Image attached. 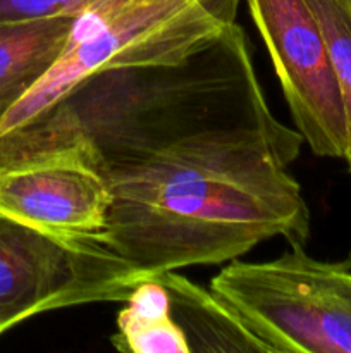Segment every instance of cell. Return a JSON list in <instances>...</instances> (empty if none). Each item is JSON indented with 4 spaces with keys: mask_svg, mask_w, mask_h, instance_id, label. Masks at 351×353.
Wrapping results in <instances>:
<instances>
[{
    "mask_svg": "<svg viewBox=\"0 0 351 353\" xmlns=\"http://www.w3.org/2000/svg\"><path fill=\"white\" fill-rule=\"evenodd\" d=\"M71 138L110 192L103 245L140 279L231 262L270 238L308 240L289 174L305 141L268 107L240 24L176 64L89 76L0 140V165Z\"/></svg>",
    "mask_w": 351,
    "mask_h": 353,
    "instance_id": "6da1fadb",
    "label": "cell"
},
{
    "mask_svg": "<svg viewBox=\"0 0 351 353\" xmlns=\"http://www.w3.org/2000/svg\"><path fill=\"white\" fill-rule=\"evenodd\" d=\"M241 0H89L48 71L0 123V140L47 116L72 88L110 69L167 65L213 43Z\"/></svg>",
    "mask_w": 351,
    "mask_h": 353,
    "instance_id": "7a4b0ae2",
    "label": "cell"
},
{
    "mask_svg": "<svg viewBox=\"0 0 351 353\" xmlns=\"http://www.w3.org/2000/svg\"><path fill=\"white\" fill-rule=\"evenodd\" d=\"M210 290L268 353H351V259L319 261L289 245L274 261L234 259Z\"/></svg>",
    "mask_w": 351,
    "mask_h": 353,
    "instance_id": "3957f363",
    "label": "cell"
},
{
    "mask_svg": "<svg viewBox=\"0 0 351 353\" xmlns=\"http://www.w3.org/2000/svg\"><path fill=\"white\" fill-rule=\"evenodd\" d=\"M140 281L102 241L55 236L0 212V336L52 310L124 302Z\"/></svg>",
    "mask_w": 351,
    "mask_h": 353,
    "instance_id": "277c9868",
    "label": "cell"
},
{
    "mask_svg": "<svg viewBox=\"0 0 351 353\" xmlns=\"http://www.w3.org/2000/svg\"><path fill=\"white\" fill-rule=\"evenodd\" d=\"M281 83L296 131L319 157L344 159L343 97L306 0H246Z\"/></svg>",
    "mask_w": 351,
    "mask_h": 353,
    "instance_id": "5b68a950",
    "label": "cell"
},
{
    "mask_svg": "<svg viewBox=\"0 0 351 353\" xmlns=\"http://www.w3.org/2000/svg\"><path fill=\"white\" fill-rule=\"evenodd\" d=\"M109 209L105 179L79 138L0 165V212L45 233L102 241Z\"/></svg>",
    "mask_w": 351,
    "mask_h": 353,
    "instance_id": "8992f818",
    "label": "cell"
},
{
    "mask_svg": "<svg viewBox=\"0 0 351 353\" xmlns=\"http://www.w3.org/2000/svg\"><path fill=\"white\" fill-rule=\"evenodd\" d=\"M153 278L167 288L172 316L184 331L191 352H267L257 334L210 288L176 271Z\"/></svg>",
    "mask_w": 351,
    "mask_h": 353,
    "instance_id": "52a82bcc",
    "label": "cell"
},
{
    "mask_svg": "<svg viewBox=\"0 0 351 353\" xmlns=\"http://www.w3.org/2000/svg\"><path fill=\"white\" fill-rule=\"evenodd\" d=\"M74 16L0 24V123L61 54Z\"/></svg>",
    "mask_w": 351,
    "mask_h": 353,
    "instance_id": "ba28073f",
    "label": "cell"
},
{
    "mask_svg": "<svg viewBox=\"0 0 351 353\" xmlns=\"http://www.w3.org/2000/svg\"><path fill=\"white\" fill-rule=\"evenodd\" d=\"M112 345L129 353H189L188 338L172 316L169 292L157 278L141 279L124 300Z\"/></svg>",
    "mask_w": 351,
    "mask_h": 353,
    "instance_id": "9c48e42d",
    "label": "cell"
},
{
    "mask_svg": "<svg viewBox=\"0 0 351 353\" xmlns=\"http://www.w3.org/2000/svg\"><path fill=\"white\" fill-rule=\"evenodd\" d=\"M312 9L339 85L346 114L348 145L343 161L351 171V0H306Z\"/></svg>",
    "mask_w": 351,
    "mask_h": 353,
    "instance_id": "30bf717a",
    "label": "cell"
},
{
    "mask_svg": "<svg viewBox=\"0 0 351 353\" xmlns=\"http://www.w3.org/2000/svg\"><path fill=\"white\" fill-rule=\"evenodd\" d=\"M89 0H0V24L76 16Z\"/></svg>",
    "mask_w": 351,
    "mask_h": 353,
    "instance_id": "8fae6325",
    "label": "cell"
}]
</instances>
